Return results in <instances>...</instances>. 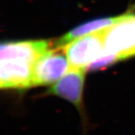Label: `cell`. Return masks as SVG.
<instances>
[{"label": "cell", "mask_w": 135, "mask_h": 135, "mask_svg": "<svg viewBox=\"0 0 135 135\" xmlns=\"http://www.w3.org/2000/svg\"><path fill=\"white\" fill-rule=\"evenodd\" d=\"M105 29L77 38L61 47L67 56L70 67L86 69L101 56L105 47Z\"/></svg>", "instance_id": "1"}, {"label": "cell", "mask_w": 135, "mask_h": 135, "mask_svg": "<svg viewBox=\"0 0 135 135\" xmlns=\"http://www.w3.org/2000/svg\"><path fill=\"white\" fill-rule=\"evenodd\" d=\"M85 72L86 69L70 67L66 74L46 91V95L58 96L71 103L86 124V114L83 99Z\"/></svg>", "instance_id": "2"}, {"label": "cell", "mask_w": 135, "mask_h": 135, "mask_svg": "<svg viewBox=\"0 0 135 135\" xmlns=\"http://www.w3.org/2000/svg\"><path fill=\"white\" fill-rule=\"evenodd\" d=\"M69 62L61 47L47 50L34 65L33 86L53 84L66 74Z\"/></svg>", "instance_id": "3"}, {"label": "cell", "mask_w": 135, "mask_h": 135, "mask_svg": "<svg viewBox=\"0 0 135 135\" xmlns=\"http://www.w3.org/2000/svg\"><path fill=\"white\" fill-rule=\"evenodd\" d=\"M35 64L21 59L1 60V88L23 90L32 86Z\"/></svg>", "instance_id": "4"}, {"label": "cell", "mask_w": 135, "mask_h": 135, "mask_svg": "<svg viewBox=\"0 0 135 135\" xmlns=\"http://www.w3.org/2000/svg\"><path fill=\"white\" fill-rule=\"evenodd\" d=\"M47 41L8 42L1 45V60L11 59H26L35 63L38 58L49 50Z\"/></svg>", "instance_id": "5"}, {"label": "cell", "mask_w": 135, "mask_h": 135, "mask_svg": "<svg viewBox=\"0 0 135 135\" xmlns=\"http://www.w3.org/2000/svg\"><path fill=\"white\" fill-rule=\"evenodd\" d=\"M122 17L123 15L116 17L101 18V19H97L89 21L87 23H85L73 29L70 32H68L67 34L64 35L62 37L59 38L55 42V45L56 47H62L68 43L71 42V41L77 38L93 33L95 32L101 31L110 27L117 22H119L122 18Z\"/></svg>", "instance_id": "6"}, {"label": "cell", "mask_w": 135, "mask_h": 135, "mask_svg": "<svg viewBox=\"0 0 135 135\" xmlns=\"http://www.w3.org/2000/svg\"><path fill=\"white\" fill-rule=\"evenodd\" d=\"M118 60L119 59L118 58L117 55L114 53H108L104 50L101 56L97 57L92 62H91V64L87 67L86 69L89 71H95L98 69H102L110 65Z\"/></svg>", "instance_id": "7"}, {"label": "cell", "mask_w": 135, "mask_h": 135, "mask_svg": "<svg viewBox=\"0 0 135 135\" xmlns=\"http://www.w3.org/2000/svg\"><path fill=\"white\" fill-rule=\"evenodd\" d=\"M129 23H130V34L131 41L134 46L135 52V14L131 13L129 18Z\"/></svg>", "instance_id": "8"}]
</instances>
